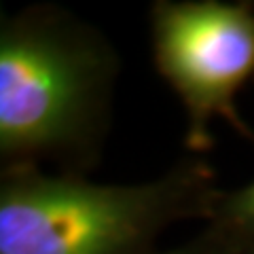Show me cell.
<instances>
[{"label":"cell","mask_w":254,"mask_h":254,"mask_svg":"<svg viewBox=\"0 0 254 254\" xmlns=\"http://www.w3.org/2000/svg\"><path fill=\"white\" fill-rule=\"evenodd\" d=\"M119 58L66 9L36 4L0 23V165L85 176L110 129Z\"/></svg>","instance_id":"6da1fadb"},{"label":"cell","mask_w":254,"mask_h":254,"mask_svg":"<svg viewBox=\"0 0 254 254\" xmlns=\"http://www.w3.org/2000/svg\"><path fill=\"white\" fill-rule=\"evenodd\" d=\"M205 222L237 235L254 248V180L240 189L220 190Z\"/></svg>","instance_id":"277c9868"},{"label":"cell","mask_w":254,"mask_h":254,"mask_svg":"<svg viewBox=\"0 0 254 254\" xmlns=\"http://www.w3.org/2000/svg\"><path fill=\"white\" fill-rule=\"evenodd\" d=\"M153 60L187 110V148H212L210 121L222 117L254 142L235 98L254 78V2L157 0L150 6Z\"/></svg>","instance_id":"3957f363"},{"label":"cell","mask_w":254,"mask_h":254,"mask_svg":"<svg viewBox=\"0 0 254 254\" xmlns=\"http://www.w3.org/2000/svg\"><path fill=\"white\" fill-rule=\"evenodd\" d=\"M218 193L214 170L195 157L133 185L2 168L0 254H159L168 227L208 220Z\"/></svg>","instance_id":"7a4b0ae2"},{"label":"cell","mask_w":254,"mask_h":254,"mask_svg":"<svg viewBox=\"0 0 254 254\" xmlns=\"http://www.w3.org/2000/svg\"><path fill=\"white\" fill-rule=\"evenodd\" d=\"M159 254H254V248L225 229L208 225L189 242L176 246V248L161 250Z\"/></svg>","instance_id":"5b68a950"}]
</instances>
